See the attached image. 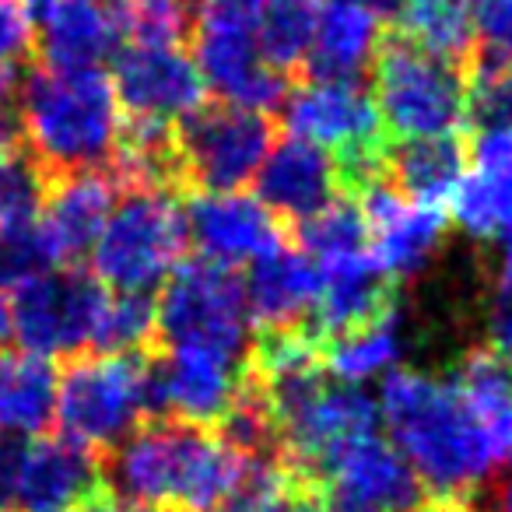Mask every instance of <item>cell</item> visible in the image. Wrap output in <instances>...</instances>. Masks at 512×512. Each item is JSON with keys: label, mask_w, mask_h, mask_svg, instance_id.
I'll use <instances>...</instances> for the list:
<instances>
[{"label": "cell", "mask_w": 512, "mask_h": 512, "mask_svg": "<svg viewBox=\"0 0 512 512\" xmlns=\"http://www.w3.org/2000/svg\"><path fill=\"white\" fill-rule=\"evenodd\" d=\"M418 512H481V509L474 502H428Z\"/></svg>", "instance_id": "obj_46"}, {"label": "cell", "mask_w": 512, "mask_h": 512, "mask_svg": "<svg viewBox=\"0 0 512 512\" xmlns=\"http://www.w3.org/2000/svg\"><path fill=\"white\" fill-rule=\"evenodd\" d=\"M249 327L242 281L207 260L179 264L155 302V334L169 348H204L249 365Z\"/></svg>", "instance_id": "obj_7"}, {"label": "cell", "mask_w": 512, "mask_h": 512, "mask_svg": "<svg viewBox=\"0 0 512 512\" xmlns=\"http://www.w3.org/2000/svg\"><path fill=\"white\" fill-rule=\"evenodd\" d=\"M299 253L313 260V267L341 260L369 249V221L355 197H334L313 218L299 221Z\"/></svg>", "instance_id": "obj_32"}, {"label": "cell", "mask_w": 512, "mask_h": 512, "mask_svg": "<svg viewBox=\"0 0 512 512\" xmlns=\"http://www.w3.org/2000/svg\"><path fill=\"white\" fill-rule=\"evenodd\" d=\"M46 193L50 183L36 158L29 151H4L0 155V232L39 221Z\"/></svg>", "instance_id": "obj_34"}, {"label": "cell", "mask_w": 512, "mask_h": 512, "mask_svg": "<svg viewBox=\"0 0 512 512\" xmlns=\"http://www.w3.org/2000/svg\"><path fill=\"white\" fill-rule=\"evenodd\" d=\"M470 22L484 57L512 60V0H470Z\"/></svg>", "instance_id": "obj_38"}, {"label": "cell", "mask_w": 512, "mask_h": 512, "mask_svg": "<svg viewBox=\"0 0 512 512\" xmlns=\"http://www.w3.org/2000/svg\"><path fill=\"white\" fill-rule=\"evenodd\" d=\"M320 488L351 498L372 512H418L428 505L425 484L414 477L404 456L379 435L344 449L323 474Z\"/></svg>", "instance_id": "obj_17"}, {"label": "cell", "mask_w": 512, "mask_h": 512, "mask_svg": "<svg viewBox=\"0 0 512 512\" xmlns=\"http://www.w3.org/2000/svg\"><path fill=\"white\" fill-rule=\"evenodd\" d=\"M320 512H372V509H365V505L351 502V498H341V495H334V491L320 488Z\"/></svg>", "instance_id": "obj_45"}, {"label": "cell", "mask_w": 512, "mask_h": 512, "mask_svg": "<svg viewBox=\"0 0 512 512\" xmlns=\"http://www.w3.org/2000/svg\"><path fill=\"white\" fill-rule=\"evenodd\" d=\"M274 148V130L264 113L239 106H204L176 127L179 176L200 193H235L256 179Z\"/></svg>", "instance_id": "obj_9"}, {"label": "cell", "mask_w": 512, "mask_h": 512, "mask_svg": "<svg viewBox=\"0 0 512 512\" xmlns=\"http://www.w3.org/2000/svg\"><path fill=\"white\" fill-rule=\"evenodd\" d=\"M488 341L491 355L512 365V288H495V299L488 306Z\"/></svg>", "instance_id": "obj_40"}, {"label": "cell", "mask_w": 512, "mask_h": 512, "mask_svg": "<svg viewBox=\"0 0 512 512\" xmlns=\"http://www.w3.org/2000/svg\"><path fill=\"white\" fill-rule=\"evenodd\" d=\"M50 4H57V0H25V8L29 11H46Z\"/></svg>", "instance_id": "obj_48"}, {"label": "cell", "mask_w": 512, "mask_h": 512, "mask_svg": "<svg viewBox=\"0 0 512 512\" xmlns=\"http://www.w3.org/2000/svg\"><path fill=\"white\" fill-rule=\"evenodd\" d=\"M355 204L369 221V249L386 278H414L432 264L446 235V214L439 207L407 200L386 176L358 190Z\"/></svg>", "instance_id": "obj_15"}, {"label": "cell", "mask_w": 512, "mask_h": 512, "mask_svg": "<svg viewBox=\"0 0 512 512\" xmlns=\"http://www.w3.org/2000/svg\"><path fill=\"white\" fill-rule=\"evenodd\" d=\"M186 242L200 249V260L225 271L271 256L285 246L278 218L246 193H193L183 207Z\"/></svg>", "instance_id": "obj_14"}, {"label": "cell", "mask_w": 512, "mask_h": 512, "mask_svg": "<svg viewBox=\"0 0 512 512\" xmlns=\"http://www.w3.org/2000/svg\"><path fill=\"white\" fill-rule=\"evenodd\" d=\"M376 407L379 421L390 428V446L435 502H474L509 456L477 421L453 379L393 369L379 386Z\"/></svg>", "instance_id": "obj_1"}, {"label": "cell", "mask_w": 512, "mask_h": 512, "mask_svg": "<svg viewBox=\"0 0 512 512\" xmlns=\"http://www.w3.org/2000/svg\"><path fill=\"white\" fill-rule=\"evenodd\" d=\"M467 106H463V120L484 130H512V60L498 57H477L474 74L467 81Z\"/></svg>", "instance_id": "obj_35"}, {"label": "cell", "mask_w": 512, "mask_h": 512, "mask_svg": "<svg viewBox=\"0 0 512 512\" xmlns=\"http://www.w3.org/2000/svg\"><path fill=\"white\" fill-rule=\"evenodd\" d=\"M81 512H85V509H81Z\"/></svg>", "instance_id": "obj_50"}, {"label": "cell", "mask_w": 512, "mask_h": 512, "mask_svg": "<svg viewBox=\"0 0 512 512\" xmlns=\"http://www.w3.org/2000/svg\"><path fill=\"white\" fill-rule=\"evenodd\" d=\"M120 190V179L102 169L71 172V176H60L50 186L39 225L57 249L60 264L92 253L95 239H99L116 200H120Z\"/></svg>", "instance_id": "obj_22"}, {"label": "cell", "mask_w": 512, "mask_h": 512, "mask_svg": "<svg viewBox=\"0 0 512 512\" xmlns=\"http://www.w3.org/2000/svg\"><path fill=\"white\" fill-rule=\"evenodd\" d=\"M8 144H11V134H4V130H0V155L8 151Z\"/></svg>", "instance_id": "obj_49"}, {"label": "cell", "mask_w": 512, "mask_h": 512, "mask_svg": "<svg viewBox=\"0 0 512 512\" xmlns=\"http://www.w3.org/2000/svg\"><path fill=\"white\" fill-rule=\"evenodd\" d=\"M316 292H320V274L313 260L288 246L256 260L249 267V278L242 281L249 323L264 327V334L309 330L306 323L313 320Z\"/></svg>", "instance_id": "obj_21"}, {"label": "cell", "mask_w": 512, "mask_h": 512, "mask_svg": "<svg viewBox=\"0 0 512 512\" xmlns=\"http://www.w3.org/2000/svg\"><path fill=\"white\" fill-rule=\"evenodd\" d=\"M36 43L50 71H102L120 53L113 0H57L39 11Z\"/></svg>", "instance_id": "obj_20"}, {"label": "cell", "mask_w": 512, "mask_h": 512, "mask_svg": "<svg viewBox=\"0 0 512 512\" xmlns=\"http://www.w3.org/2000/svg\"><path fill=\"white\" fill-rule=\"evenodd\" d=\"M148 414V376L137 355L74 358L60 376V432L92 453H113Z\"/></svg>", "instance_id": "obj_5"}, {"label": "cell", "mask_w": 512, "mask_h": 512, "mask_svg": "<svg viewBox=\"0 0 512 512\" xmlns=\"http://www.w3.org/2000/svg\"><path fill=\"white\" fill-rule=\"evenodd\" d=\"M498 512H512V477L498 488Z\"/></svg>", "instance_id": "obj_47"}, {"label": "cell", "mask_w": 512, "mask_h": 512, "mask_svg": "<svg viewBox=\"0 0 512 512\" xmlns=\"http://www.w3.org/2000/svg\"><path fill=\"white\" fill-rule=\"evenodd\" d=\"M249 463L207 425L155 418L102 463L109 498L148 512H207L246 477Z\"/></svg>", "instance_id": "obj_2"}, {"label": "cell", "mask_w": 512, "mask_h": 512, "mask_svg": "<svg viewBox=\"0 0 512 512\" xmlns=\"http://www.w3.org/2000/svg\"><path fill=\"white\" fill-rule=\"evenodd\" d=\"M57 267H64V264H60L57 249L46 239L39 221L22 225V228H4V232H0V288L25 285V281L57 271Z\"/></svg>", "instance_id": "obj_37"}, {"label": "cell", "mask_w": 512, "mask_h": 512, "mask_svg": "<svg viewBox=\"0 0 512 512\" xmlns=\"http://www.w3.org/2000/svg\"><path fill=\"white\" fill-rule=\"evenodd\" d=\"M113 92L130 120L179 127L204 109L207 88L190 53L179 46H127L113 57Z\"/></svg>", "instance_id": "obj_12"}, {"label": "cell", "mask_w": 512, "mask_h": 512, "mask_svg": "<svg viewBox=\"0 0 512 512\" xmlns=\"http://www.w3.org/2000/svg\"><path fill=\"white\" fill-rule=\"evenodd\" d=\"M60 376L29 351H0V439H43L57 421Z\"/></svg>", "instance_id": "obj_24"}, {"label": "cell", "mask_w": 512, "mask_h": 512, "mask_svg": "<svg viewBox=\"0 0 512 512\" xmlns=\"http://www.w3.org/2000/svg\"><path fill=\"white\" fill-rule=\"evenodd\" d=\"M288 134L330 151L337 162L383 151V123L372 92L351 78H306L281 102Z\"/></svg>", "instance_id": "obj_10"}, {"label": "cell", "mask_w": 512, "mask_h": 512, "mask_svg": "<svg viewBox=\"0 0 512 512\" xmlns=\"http://www.w3.org/2000/svg\"><path fill=\"white\" fill-rule=\"evenodd\" d=\"M453 383L491 439L512 456V365L491 351H470Z\"/></svg>", "instance_id": "obj_31"}, {"label": "cell", "mask_w": 512, "mask_h": 512, "mask_svg": "<svg viewBox=\"0 0 512 512\" xmlns=\"http://www.w3.org/2000/svg\"><path fill=\"white\" fill-rule=\"evenodd\" d=\"M186 249V221L176 193L123 186L106 228L92 246V278L113 295H148L169 281Z\"/></svg>", "instance_id": "obj_4"}, {"label": "cell", "mask_w": 512, "mask_h": 512, "mask_svg": "<svg viewBox=\"0 0 512 512\" xmlns=\"http://www.w3.org/2000/svg\"><path fill=\"white\" fill-rule=\"evenodd\" d=\"M15 123L39 169L57 176L109 165L123 134L120 99L102 71H29L18 85Z\"/></svg>", "instance_id": "obj_3"}, {"label": "cell", "mask_w": 512, "mask_h": 512, "mask_svg": "<svg viewBox=\"0 0 512 512\" xmlns=\"http://www.w3.org/2000/svg\"><path fill=\"white\" fill-rule=\"evenodd\" d=\"M246 372V362H235L218 351L165 348L155 362H144L148 411L155 418L214 425L232 411Z\"/></svg>", "instance_id": "obj_11"}, {"label": "cell", "mask_w": 512, "mask_h": 512, "mask_svg": "<svg viewBox=\"0 0 512 512\" xmlns=\"http://www.w3.org/2000/svg\"><path fill=\"white\" fill-rule=\"evenodd\" d=\"M155 337V302L148 295H113L109 292L95 330L92 355H134Z\"/></svg>", "instance_id": "obj_36"}, {"label": "cell", "mask_w": 512, "mask_h": 512, "mask_svg": "<svg viewBox=\"0 0 512 512\" xmlns=\"http://www.w3.org/2000/svg\"><path fill=\"white\" fill-rule=\"evenodd\" d=\"M376 109L383 130L400 141L453 137L463 123L467 85L456 64L439 60L404 39H390L376 53Z\"/></svg>", "instance_id": "obj_6"}, {"label": "cell", "mask_w": 512, "mask_h": 512, "mask_svg": "<svg viewBox=\"0 0 512 512\" xmlns=\"http://www.w3.org/2000/svg\"><path fill=\"white\" fill-rule=\"evenodd\" d=\"M316 274H320V292H316V309L309 320V334L316 341L320 337L334 341L390 309V278L379 271L372 249L320 264Z\"/></svg>", "instance_id": "obj_19"}, {"label": "cell", "mask_w": 512, "mask_h": 512, "mask_svg": "<svg viewBox=\"0 0 512 512\" xmlns=\"http://www.w3.org/2000/svg\"><path fill=\"white\" fill-rule=\"evenodd\" d=\"M383 46L379 18L365 15L348 4H323L320 25H316L313 50H309V78H351L358 81L362 71L376 64Z\"/></svg>", "instance_id": "obj_26"}, {"label": "cell", "mask_w": 512, "mask_h": 512, "mask_svg": "<svg viewBox=\"0 0 512 512\" xmlns=\"http://www.w3.org/2000/svg\"><path fill=\"white\" fill-rule=\"evenodd\" d=\"M18 74L15 67H0V130L15 134V106H18Z\"/></svg>", "instance_id": "obj_42"}, {"label": "cell", "mask_w": 512, "mask_h": 512, "mask_svg": "<svg viewBox=\"0 0 512 512\" xmlns=\"http://www.w3.org/2000/svg\"><path fill=\"white\" fill-rule=\"evenodd\" d=\"M106 299L109 292L92 274L57 267L4 292L8 337L18 341V351H29L46 362L74 358L92 351Z\"/></svg>", "instance_id": "obj_8"}, {"label": "cell", "mask_w": 512, "mask_h": 512, "mask_svg": "<svg viewBox=\"0 0 512 512\" xmlns=\"http://www.w3.org/2000/svg\"><path fill=\"white\" fill-rule=\"evenodd\" d=\"M330 4H348V8H358V11H365V15L383 22V18H397L404 0H330Z\"/></svg>", "instance_id": "obj_44"}, {"label": "cell", "mask_w": 512, "mask_h": 512, "mask_svg": "<svg viewBox=\"0 0 512 512\" xmlns=\"http://www.w3.org/2000/svg\"><path fill=\"white\" fill-rule=\"evenodd\" d=\"M102 495V463L92 449L43 435L25 439L18 474V512H81Z\"/></svg>", "instance_id": "obj_16"}, {"label": "cell", "mask_w": 512, "mask_h": 512, "mask_svg": "<svg viewBox=\"0 0 512 512\" xmlns=\"http://www.w3.org/2000/svg\"><path fill=\"white\" fill-rule=\"evenodd\" d=\"M36 46V22L25 0H0V67H18Z\"/></svg>", "instance_id": "obj_39"}, {"label": "cell", "mask_w": 512, "mask_h": 512, "mask_svg": "<svg viewBox=\"0 0 512 512\" xmlns=\"http://www.w3.org/2000/svg\"><path fill=\"white\" fill-rule=\"evenodd\" d=\"M256 200L274 218H292L295 225L313 218L316 211L337 197L341 186V165L330 151L316 148L299 137H285L274 144L256 172Z\"/></svg>", "instance_id": "obj_18"}, {"label": "cell", "mask_w": 512, "mask_h": 512, "mask_svg": "<svg viewBox=\"0 0 512 512\" xmlns=\"http://www.w3.org/2000/svg\"><path fill=\"white\" fill-rule=\"evenodd\" d=\"M264 8V0H200L197 18H214V22L256 25V15Z\"/></svg>", "instance_id": "obj_41"}, {"label": "cell", "mask_w": 512, "mask_h": 512, "mask_svg": "<svg viewBox=\"0 0 512 512\" xmlns=\"http://www.w3.org/2000/svg\"><path fill=\"white\" fill-rule=\"evenodd\" d=\"M323 0H264L253 36L264 60L278 74H288L309 60L320 25Z\"/></svg>", "instance_id": "obj_30"}, {"label": "cell", "mask_w": 512, "mask_h": 512, "mask_svg": "<svg viewBox=\"0 0 512 512\" xmlns=\"http://www.w3.org/2000/svg\"><path fill=\"white\" fill-rule=\"evenodd\" d=\"M467 176V155L456 137H428V141H400L386 148V179L407 200L425 207L453 204Z\"/></svg>", "instance_id": "obj_25"}, {"label": "cell", "mask_w": 512, "mask_h": 512, "mask_svg": "<svg viewBox=\"0 0 512 512\" xmlns=\"http://www.w3.org/2000/svg\"><path fill=\"white\" fill-rule=\"evenodd\" d=\"M495 278L498 288H512V221L495 235Z\"/></svg>", "instance_id": "obj_43"}, {"label": "cell", "mask_w": 512, "mask_h": 512, "mask_svg": "<svg viewBox=\"0 0 512 512\" xmlns=\"http://www.w3.org/2000/svg\"><path fill=\"white\" fill-rule=\"evenodd\" d=\"M400 358H404V320L393 306L365 327L327 341L323 348V365H327L330 379L348 386L386 379L400 365Z\"/></svg>", "instance_id": "obj_27"}, {"label": "cell", "mask_w": 512, "mask_h": 512, "mask_svg": "<svg viewBox=\"0 0 512 512\" xmlns=\"http://www.w3.org/2000/svg\"><path fill=\"white\" fill-rule=\"evenodd\" d=\"M474 169L453 197V218L474 239H495L512 221V130L474 137Z\"/></svg>", "instance_id": "obj_23"}, {"label": "cell", "mask_w": 512, "mask_h": 512, "mask_svg": "<svg viewBox=\"0 0 512 512\" xmlns=\"http://www.w3.org/2000/svg\"><path fill=\"white\" fill-rule=\"evenodd\" d=\"M207 512H320V484L285 460L249 463L246 477Z\"/></svg>", "instance_id": "obj_28"}, {"label": "cell", "mask_w": 512, "mask_h": 512, "mask_svg": "<svg viewBox=\"0 0 512 512\" xmlns=\"http://www.w3.org/2000/svg\"><path fill=\"white\" fill-rule=\"evenodd\" d=\"M193 64H197L207 92L218 95L225 106L267 116L271 109H281L288 95L285 74H278L264 60V53L256 46L253 25L197 18Z\"/></svg>", "instance_id": "obj_13"}, {"label": "cell", "mask_w": 512, "mask_h": 512, "mask_svg": "<svg viewBox=\"0 0 512 512\" xmlns=\"http://www.w3.org/2000/svg\"><path fill=\"white\" fill-rule=\"evenodd\" d=\"M200 0H113L120 36L130 46H179L197 22Z\"/></svg>", "instance_id": "obj_33"}, {"label": "cell", "mask_w": 512, "mask_h": 512, "mask_svg": "<svg viewBox=\"0 0 512 512\" xmlns=\"http://www.w3.org/2000/svg\"><path fill=\"white\" fill-rule=\"evenodd\" d=\"M400 39L439 60H463L474 50L470 0H404L397 11Z\"/></svg>", "instance_id": "obj_29"}]
</instances>
